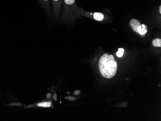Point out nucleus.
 Masks as SVG:
<instances>
[{
	"mask_svg": "<svg viewBox=\"0 0 161 121\" xmlns=\"http://www.w3.org/2000/svg\"><path fill=\"white\" fill-rule=\"evenodd\" d=\"M99 71L102 76L110 79L116 74L117 63L113 55L104 54L100 58L99 62Z\"/></svg>",
	"mask_w": 161,
	"mask_h": 121,
	"instance_id": "obj_1",
	"label": "nucleus"
},
{
	"mask_svg": "<svg viewBox=\"0 0 161 121\" xmlns=\"http://www.w3.org/2000/svg\"><path fill=\"white\" fill-rule=\"evenodd\" d=\"M64 17L66 18L74 17L81 12V10L78 8L75 0H63Z\"/></svg>",
	"mask_w": 161,
	"mask_h": 121,
	"instance_id": "obj_2",
	"label": "nucleus"
},
{
	"mask_svg": "<svg viewBox=\"0 0 161 121\" xmlns=\"http://www.w3.org/2000/svg\"><path fill=\"white\" fill-rule=\"evenodd\" d=\"M130 25L132 30L139 34L142 37H144L147 32V27L145 25L141 24L140 21L136 19H132L130 21Z\"/></svg>",
	"mask_w": 161,
	"mask_h": 121,
	"instance_id": "obj_3",
	"label": "nucleus"
},
{
	"mask_svg": "<svg viewBox=\"0 0 161 121\" xmlns=\"http://www.w3.org/2000/svg\"><path fill=\"white\" fill-rule=\"evenodd\" d=\"M38 2L42 8L47 15L51 14L50 0H38Z\"/></svg>",
	"mask_w": 161,
	"mask_h": 121,
	"instance_id": "obj_4",
	"label": "nucleus"
},
{
	"mask_svg": "<svg viewBox=\"0 0 161 121\" xmlns=\"http://www.w3.org/2000/svg\"><path fill=\"white\" fill-rule=\"evenodd\" d=\"M35 106L43 108H50L52 107V102L51 101H42L37 103Z\"/></svg>",
	"mask_w": 161,
	"mask_h": 121,
	"instance_id": "obj_5",
	"label": "nucleus"
},
{
	"mask_svg": "<svg viewBox=\"0 0 161 121\" xmlns=\"http://www.w3.org/2000/svg\"><path fill=\"white\" fill-rule=\"evenodd\" d=\"M93 17L95 20L98 21H100L104 19V15L101 13L96 12L94 13Z\"/></svg>",
	"mask_w": 161,
	"mask_h": 121,
	"instance_id": "obj_6",
	"label": "nucleus"
},
{
	"mask_svg": "<svg viewBox=\"0 0 161 121\" xmlns=\"http://www.w3.org/2000/svg\"><path fill=\"white\" fill-rule=\"evenodd\" d=\"M152 45L155 47H161V40L159 38H156L154 39L152 42Z\"/></svg>",
	"mask_w": 161,
	"mask_h": 121,
	"instance_id": "obj_7",
	"label": "nucleus"
},
{
	"mask_svg": "<svg viewBox=\"0 0 161 121\" xmlns=\"http://www.w3.org/2000/svg\"><path fill=\"white\" fill-rule=\"evenodd\" d=\"M124 50L123 48H119L118 51L116 53V56L119 58H121L124 54Z\"/></svg>",
	"mask_w": 161,
	"mask_h": 121,
	"instance_id": "obj_8",
	"label": "nucleus"
},
{
	"mask_svg": "<svg viewBox=\"0 0 161 121\" xmlns=\"http://www.w3.org/2000/svg\"><path fill=\"white\" fill-rule=\"evenodd\" d=\"M65 98L68 99H69V100H70L71 101H74L75 99V98H74L73 97H65Z\"/></svg>",
	"mask_w": 161,
	"mask_h": 121,
	"instance_id": "obj_9",
	"label": "nucleus"
},
{
	"mask_svg": "<svg viewBox=\"0 0 161 121\" xmlns=\"http://www.w3.org/2000/svg\"><path fill=\"white\" fill-rule=\"evenodd\" d=\"M75 95H78L80 93V91L79 90H76L74 92Z\"/></svg>",
	"mask_w": 161,
	"mask_h": 121,
	"instance_id": "obj_10",
	"label": "nucleus"
},
{
	"mask_svg": "<svg viewBox=\"0 0 161 121\" xmlns=\"http://www.w3.org/2000/svg\"><path fill=\"white\" fill-rule=\"evenodd\" d=\"M54 100L55 101H56L57 100V94H55V96H54Z\"/></svg>",
	"mask_w": 161,
	"mask_h": 121,
	"instance_id": "obj_11",
	"label": "nucleus"
},
{
	"mask_svg": "<svg viewBox=\"0 0 161 121\" xmlns=\"http://www.w3.org/2000/svg\"><path fill=\"white\" fill-rule=\"evenodd\" d=\"M50 96H51V95H50V94H48L47 95V97L48 98H49L50 97Z\"/></svg>",
	"mask_w": 161,
	"mask_h": 121,
	"instance_id": "obj_12",
	"label": "nucleus"
},
{
	"mask_svg": "<svg viewBox=\"0 0 161 121\" xmlns=\"http://www.w3.org/2000/svg\"><path fill=\"white\" fill-rule=\"evenodd\" d=\"M159 12H160V13L161 14V5L160 6V7H159Z\"/></svg>",
	"mask_w": 161,
	"mask_h": 121,
	"instance_id": "obj_13",
	"label": "nucleus"
}]
</instances>
